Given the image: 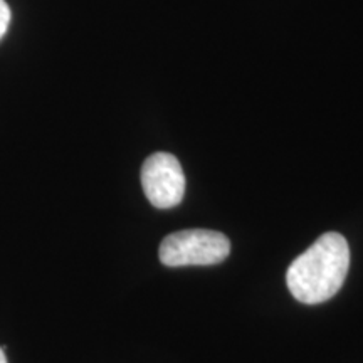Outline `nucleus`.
Wrapping results in <instances>:
<instances>
[{"instance_id": "obj_5", "label": "nucleus", "mask_w": 363, "mask_h": 363, "mask_svg": "<svg viewBox=\"0 0 363 363\" xmlns=\"http://www.w3.org/2000/svg\"><path fill=\"white\" fill-rule=\"evenodd\" d=\"M0 363H7L6 353H4V348H0Z\"/></svg>"}, {"instance_id": "obj_3", "label": "nucleus", "mask_w": 363, "mask_h": 363, "mask_svg": "<svg viewBox=\"0 0 363 363\" xmlns=\"http://www.w3.org/2000/svg\"><path fill=\"white\" fill-rule=\"evenodd\" d=\"M142 187L153 207L179 206L185 194V175L180 162L165 152L150 155L142 167Z\"/></svg>"}, {"instance_id": "obj_4", "label": "nucleus", "mask_w": 363, "mask_h": 363, "mask_svg": "<svg viewBox=\"0 0 363 363\" xmlns=\"http://www.w3.org/2000/svg\"><path fill=\"white\" fill-rule=\"evenodd\" d=\"M9 24H11V9H9L6 0H0V39L7 33Z\"/></svg>"}, {"instance_id": "obj_1", "label": "nucleus", "mask_w": 363, "mask_h": 363, "mask_svg": "<svg viewBox=\"0 0 363 363\" xmlns=\"http://www.w3.org/2000/svg\"><path fill=\"white\" fill-rule=\"evenodd\" d=\"M350 267V247L338 233L320 235L286 272L289 291L299 303L320 305L337 294Z\"/></svg>"}, {"instance_id": "obj_2", "label": "nucleus", "mask_w": 363, "mask_h": 363, "mask_svg": "<svg viewBox=\"0 0 363 363\" xmlns=\"http://www.w3.org/2000/svg\"><path fill=\"white\" fill-rule=\"evenodd\" d=\"M230 242L222 233L208 229H187L167 235L162 240V264L169 267L212 266L229 256Z\"/></svg>"}]
</instances>
